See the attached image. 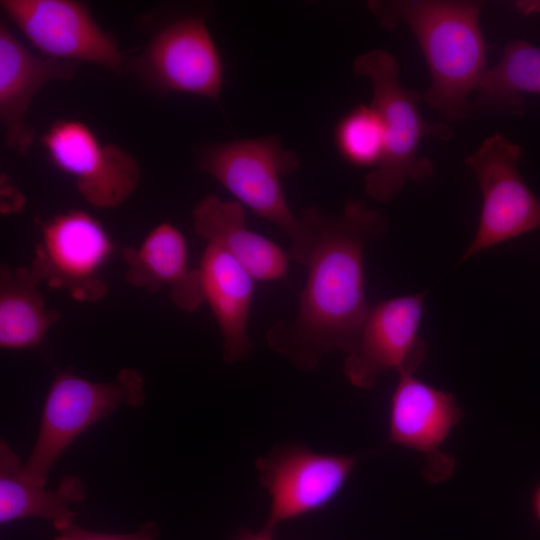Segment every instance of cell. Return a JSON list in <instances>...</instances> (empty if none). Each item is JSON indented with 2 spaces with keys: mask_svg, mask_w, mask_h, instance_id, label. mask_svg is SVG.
<instances>
[{
  "mask_svg": "<svg viewBox=\"0 0 540 540\" xmlns=\"http://www.w3.org/2000/svg\"><path fill=\"white\" fill-rule=\"evenodd\" d=\"M4 13L29 42L47 57L86 61L115 73L130 61L92 17L88 6L73 0H1Z\"/></svg>",
  "mask_w": 540,
  "mask_h": 540,
  "instance_id": "10",
  "label": "cell"
},
{
  "mask_svg": "<svg viewBox=\"0 0 540 540\" xmlns=\"http://www.w3.org/2000/svg\"><path fill=\"white\" fill-rule=\"evenodd\" d=\"M51 163L75 181L80 195L97 209L124 203L140 183L135 158L114 144H105L85 123L59 119L41 137Z\"/></svg>",
  "mask_w": 540,
  "mask_h": 540,
  "instance_id": "9",
  "label": "cell"
},
{
  "mask_svg": "<svg viewBox=\"0 0 540 540\" xmlns=\"http://www.w3.org/2000/svg\"><path fill=\"white\" fill-rule=\"evenodd\" d=\"M17 454L6 442L0 444V522L27 517L49 521L59 532L74 524L76 514L69 508L85 497V486L76 476H65L57 489L27 478Z\"/></svg>",
  "mask_w": 540,
  "mask_h": 540,
  "instance_id": "18",
  "label": "cell"
},
{
  "mask_svg": "<svg viewBox=\"0 0 540 540\" xmlns=\"http://www.w3.org/2000/svg\"><path fill=\"white\" fill-rule=\"evenodd\" d=\"M361 458L314 452L298 442L279 445L257 458L259 482L271 502L265 526L275 529L329 504L342 491Z\"/></svg>",
  "mask_w": 540,
  "mask_h": 540,
  "instance_id": "8",
  "label": "cell"
},
{
  "mask_svg": "<svg viewBox=\"0 0 540 540\" xmlns=\"http://www.w3.org/2000/svg\"><path fill=\"white\" fill-rule=\"evenodd\" d=\"M469 105V117L487 112L521 115L524 94L540 95V48L513 39L507 43L500 61L487 68Z\"/></svg>",
  "mask_w": 540,
  "mask_h": 540,
  "instance_id": "20",
  "label": "cell"
},
{
  "mask_svg": "<svg viewBox=\"0 0 540 540\" xmlns=\"http://www.w3.org/2000/svg\"><path fill=\"white\" fill-rule=\"evenodd\" d=\"M144 400V380L136 369L123 368L108 382L60 371L48 390L39 434L22 465L23 474L45 485L51 467L82 432L119 406L138 407Z\"/></svg>",
  "mask_w": 540,
  "mask_h": 540,
  "instance_id": "5",
  "label": "cell"
},
{
  "mask_svg": "<svg viewBox=\"0 0 540 540\" xmlns=\"http://www.w3.org/2000/svg\"><path fill=\"white\" fill-rule=\"evenodd\" d=\"M160 529L154 522H145L136 532L107 534L88 531L73 524L59 531L55 540H157Z\"/></svg>",
  "mask_w": 540,
  "mask_h": 540,
  "instance_id": "22",
  "label": "cell"
},
{
  "mask_svg": "<svg viewBox=\"0 0 540 540\" xmlns=\"http://www.w3.org/2000/svg\"><path fill=\"white\" fill-rule=\"evenodd\" d=\"M37 223L40 239L28 266L41 283L77 302L102 300L109 285L101 272L115 248L103 224L80 209Z\"/></svg>",
  "mask_w": 540,
  "mask_h": 540,
  "instance_id": "6",
  "label": "cell"
},
{
  "mask_svg": "<svg viewBox=\"0 0 540 540\" xmlns=\"http://www.w3.org/2000/svg\"><path fill=\"white\" fill-rule=\"evenodd\" d=\"M125 281L149 293L168 292L181 311L192 313L204 303L199 268L190 269L182 232L169 222L153 227L138 247L122 248Z\"/></svg>",
  "mask_w": 540,
  "mask_h": 540,
  "instance_id": "14",
  "label": "cell"
},
{
  "mask_svg": "<svg viewBox=\"0 0 540 540\" xmlns=\"http://www.w3.org/2000/svg\"><path fill=\"white\" fill-rule=\"evenodd\" d=\"M198 268L204 302L221 333L223 360L226 364L244 361L252 349L248 319L256 281L229 253L212 243H206Z\"/></svg>",
  "mask_w": 540,
  "mask_h": 540,
  "instance_id": "17",
  "label": "cell"
},
{
  "mask_svg": "<svg viewBox=\"0 0 540 540\" xmlns=\"http://www.w3.org/2000/svg\"><path fill=\"white\" fill-rule=\"evenodd\" d=\"M41 281L29 266H0V347L38 346L61 313L47 307Z\"/></svg>",
  "mask_w": 540,
  "mask_h": 540,
  "instance_id": "19",
  "label": "cell"
},
{
  "mask_svg": "<svg viewBox=\"0 0 540 540\" xmlns=\"http://www.w3.org/2000/svg\"><path fill=\"white\" fill-rule=\"evenodd\" d=\"M78 62L40 58L32 54L0 23V119L5 126L6 144L24 154L32 145L34 131L25 121L28 106L46 82L68 80Z\"/></svg>",
  "mask_w": 540,
  "mask_h": 540,
  "instance_id": "15",
  "label": "cell"
},
{
  "mask_svg": "<svg viewBox=\"0 0 540 540\" xmlns=\"http://www.w3.org/2000/svg\"><path fill=\"white\" fill-rule=\"evenodd\" d=\"M273 533L274 529L265 525L257 532H251L243 528L238 532L234 540H274Z\"/></svg>",
  "mask_w": 540,
  "mask_h": 540,
  "instance_id": "23",
  "label": "cell"
},
{
  "mask_svg": "<svg viewBox=\"0 0 540 540\" xmlns=\"http://www.w3.org/2000/svg\"><path fill=\"white\" fill-rule=\"evenodd\" d=\"M462 417L452 393L414 374H399L390 400L387 442L422 454L425 479L438 484L455 471L454 458L441 447Z\"/></svg>",
  "mask_w": 540,
  "mask_h": 540,
  "instance_id": "13",
  "label": "cell"
},
{
  "mask_svg": "<svg viewBox=\"0 0 540 540\" xmlns=\"http://www.w3.org/2000/svg\"><path fill=\"white\" fill-rule=\"evenodd\" d=\"M521 151V146L496 132L465 158L480 187L482 208L476 234L461 261L540 228V200L517 169Z\"/></svg>",
  "mask_w": 540,
  "mask_h": 540,
  "instance_id": "7",
  "label": "cell"
},
{
  "mask_svg": "<svg viewBox=\"0 0 540 540\" xmlns=\"http://www.w3.org/2000/svg\"><path fill=\"white\" fill-rule=\"evenodd\" d=\"M341 156L350 164L376 167L384 147L383 126L371 105H359L344 116L335 133Z\"/></svg>",
  "mask_w": 540,
  "mask_h": 540,
  "instance_id": "21",
  "label": "cell"
},
{
  "mask_svg": "<svg viewBox=\"0 0 540 540\" xmlns=\"http://www.w3.org/2000/svg\"><path fill=\"white\" fill-rule=\"evenodd\" d=\"M301 217L312 231L307 279L292 320H279L266 333L268 346L300 370H312L327 354L347 355L357 348L370 310L366 298L364 250L383 238L387 218L358 199H349L340 215L317 207Z\"/></svg>",
  "mask_w": 540,
  "mask_h": 540,
  "instance_id": "1",
  "label": "cell"
},
{
  "mask_svg": "<svg viewBox=\"0 0 540 540\" xmlns=\"http://www.w3.org/2000/svg\"><path fill=\"white\" fill-rule=\"evenodd\" d=\"M300 162L299 155L283 148L276 136L210 144L198 154L199 168L258 217L278 226L290 240L291 257L306 266L312 231L291 211L280 183Z\"/></svg>",
  "mask_w": 540,
  "mask_h": 540,
  "instance_id": "4",
  "label": "cell"
},
{
  "mask_svg": "<svg viewBox=\"0 0 540 540\" xmlns=\"http://www.w3.org/2000/svg\"><path fill=\"white\" fill-rule=\"evenodd\" d=\"M192 218L194 231L229 253L256 282L286 279L290 252L250 230L238 201L207 195L193 208Z\"/></svg>",
  "mask_w": 540,
  "mask_h": 540,
  "instance_id": "16",
  "label": "cell"
},
{
  "mask_svg": "<svg viewBox=\"0 0 540 540\" xmlns=\"http://www.w3.org/2000/svg\"><path fill=\"white\" fill-rule=\"evenodd\" d=\"M367 8L385 29L405 23L416 38L431 77L425 101L446 123L469 117L468 95L486 71L480 28L482 4L475 1L374 0Z\"/></svg>",
  "mask_w": 540,
  "mask_h": 540,
  "instance_id": "2",
  "label": "cell"
},
{
  "mask_svg": "<svg viewBox=\"0 0 540 540\" xmlns=\"http://www.w3.org/2000/svg\"><path fill=\"white\" fill-rule=\"evenodd\" d=\"M427 291L402 295L370 307L357 348L347 355L343 372L356 388L369 390L380 374H414L427 354L419 336Z\"/></svg>",
  "mask_w": 540,
  "mask_h": 540,
  "instance_id": "11",
  "label": "cell"
},
{
  "mask_svg": "<svg viewBox=\"0 0 540 540\" xmlns=\"http://www.w3.org/2000/svg\"><path fill=\"white\" fill-rule=\"evenodd\" d=\"M531 508L535 518L540 522V482L535 486L532 492Z\"/></svg>",
  "mask_w": 540,
  "mask_h": 540,
  "instance_id": "24",
  "label": "cell"
},
{
  "mask_svg": "<svg viewBox=\"0 0 540 540\" xmlns=\"http://www.w3.org/2000/svg\"><path fill=\"white\" fill-rule=\"evenodd\" d=\"M352 70L372 84L370 105L381 119L384 135L381 160L364 178L365 192L379 202H387L407 179L424 182L433 176L432 160L417 153L419 143L425 137L448 141L453 129L446 122L431 123L421 116L423 94L400 84L398 61L385 49L358 55Z\"/></svg>",
  "mask_w": 540,
  "mask_h": 540,
  "instance_id": "3",
  "label": "cell"
},
{
  "mask_svg": "<svg viewBox=\"0 0 540 540\" xmlns=\"http://www.w3.org/2000/svg\"><path fill=\"white\" fill-rule=\"evenodd\" d=\"M133 69L160 92L188 93L218 101L223 65L205 22L175 20L153 36Z\"/></svg>",
  "mask_w": 540,
  "mask_h": 540,
  "instance_id": "12",
  "label": "cell"
}]
</instances>
